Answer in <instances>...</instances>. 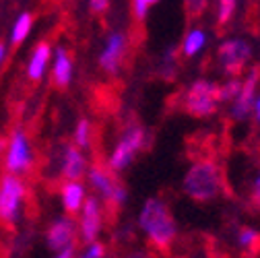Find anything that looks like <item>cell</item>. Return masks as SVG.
Wrapping results in <instances>:
<instances>
[{
    "label": "cell",
    "instance_id": "27",
    "mask_svg": "<svg viewBox=\"0 0 260 258\" xmlns=\"http://www.w3.org/2000/svg\"><path fill=\"white\" fill-rule=\"evenodd\" d=\"M54 258H75V246H69L64 250H58Z\"/></svg>",
    "mask_w": 260,
    "mask_h": 258
},
{
    "label": "cell",
    "instance_id": "16",
    "mask_svg": "<svg viewBox=\"0 0 260 258\" xmlns=\"http://www.w3.org/2000/svg\"><path fill=\"white\" fill-rule=\"evenodd\" d=\"M54 83L58 89H67L69 83H71V77H73V62H71V56L64 48H58L56 50V58H54Z\"/></svg>",
    "mask_w": 260,
    "mask_h": 258
},
{
    "label": "cell",
    "instance_id": "30",
    "mask_svg": "<svg viewBox=\"0 0 260 258\" xmlns=\"http://www.w3.org/2000/svg\"><path fill=\"white\" fill-rule=\"evenodd\" d=\"M254 108H256V120L260 122V98L256 100V106H254Z\"/></svg>",
    "mask_w": 260,
    "mask_h": 258
},
{
    "label": "cell",
    "instance_id": "1",
    "mask_svg": "<svg viewBox=\"0 0 260 258\" xmlns=\"http://www.w3.org/2000/svg\"><path fill=\"white\" fill-rule=\"evenodd\" d=\"M139 228L145 232L149 244L159 250L172 248L178 238V223L172 215V209L159 197H151L145 201L139 213Z\"/></svg>",
    "mask_w": 260,
    "mask_h": 258
},
{
    "label": "cell",
    "instance_id": "25",
    "mask_svg": "<svg viewBox=\"0 0 260 258\" xmlns=\"http://www.w3.org/2000/svg\"><path fill=\"white\" fill-rule=\"evenodd\" d=\"M155 3H157V0H135V3H133V7H135V17H137L139 21H143V19L147 17L149 7L155 5Z\"/></svg>",
    "mask_w": 260,
    "mask_h": 258
},
{
    "label": "cell",
    "instance_id": "7",
    "mask_svg": "<svg viewBox=\"0 0 260 258\" xmlns=\"http://www.w3.org/2000/svg\"><path fill=\"white\" fill-rule=\"evenodd\" d=\"M145 147V131L141 126H130L126 128V133L122 135L120 143L116 145L114 153L108 159V168L112 172H120L133 164L135 155Z\"/></svg>",
    "mask_w": 260,
    "mask_h": 258
},
{
    "label": "cell",
    "instance_id": "24",
    "mask_svg": "<svg viewBox=\"0 0 260 258\" xmlns=\"http://www.w3.org/2000/svg\"><path fill=\"white\" fill-rule=\"evenodd\" d=\"M205 9H207V0H186V13L190 19L201 17Z\"/></svg>",
    "mask_w": 260,
    "mask_h": 258
},
{
    "label": "cell",
    "instance_id": "10",
    "mask_svg": "<svg viewBox=\"0 0 260 258\" xmlns=\"http://www.w3.org/2000/svg\"><path fill=\"white\" fill-rule=\"evenodd\" d=\"M77 223L71 219V217H62V219H56L50 230H48V246L52 250H64L69 246H75V240H77Z\"/></svg>",
    "mask_w": 260,
    "mask_h": 258
},
{
    "label": "cell",
    "instance_id": "8",
    "mask_svg": "<svg viewBox=\"0 0 260 258\" xmlns=\"http://www.w3.org/2000/svg\"><path fill=\"white\" fill-rule=\"evenodd\" d=\"M81 219L77 225V232L83 244L95 242L97 236L102 232V225H104V209H102V201L95 199V197H87L83 207H81Z\"/></svg>",
    "mask_w": 260,
    "mask_h": 258
},
{
    "label": "cell",
    "instance_id": "5",
    "mask_svg": "<svg viewBox=\"0 0 260 258\" xmlns=\"http://www.w3.org/2000/svg\"><path fill=\"white\" fill-rule=\"evenodd\" d=\"M25 195L27 190L21 176L15 174L3 176V180H0V221L5 225H13L19 219Z\"/></svg>",
    "mask_w": 260,
    "mask_h": 258
},
{
    "label": "cell",
    "instance_id": "31",
    "mask_svg": "<svg viewBox=\"0 0 260 258\" xmlns=\"http://www.w3.org/2000/svg\"><path fill=\"white\" fill-rule=\"evenodd\" d=\"M5 149H7V141H5V139H0V153H3Z\"/></svg>",
    "mask_w": 260,
    "mask_h": 258
},
{
    "label": "cell",
    "instance_id": "22",
    "mask_svg": "<svg viewBox=\"0 0 260 258\" xmlns=\"http://www.w3.org/2000/svg\"><path fill=\"white\" fill-rule=\"evenodd\" d=\"M242 89V83L238 79L230 81L227 85H221L219 87V102H227V100H236L238 98V93Z\"/></svg>",
    "mask_w": 260,
    "mask_h": 258
},
{
    "label": "cell",
    "instance_id": "3",
    "mask_svg": "<svg viewBox=\"0 0 260 258\" xmlns=\"http://www.w3.org/2000/svg\"><path fill=\"white\" fill-rule=\"evenodd\" d=\"M87 178L93 190L97 192L100 201H104L108 207H120L126 201V188L108 166H102V164L91 166L87 172Z\"/></svg>",
    "mask_w": 260,
    "mask_h": 258
},
{
    "label": "cell",
    "instance_id": "11",
    "mask_svg": "<svg viewBox=\"0 0 260 258\" xmlns=\"http://www.w3.org/2000/svg\"><path fill=\"white\" fill-rule=\"evenodd\" d=\"M258 81H260V64L250 71V75L242 83V89L238 93V98L234 100V108H232V116L234 118H238V120L244 118L250 112V108L254 106V93H256Z\"/></svg>",
    "mask_w": 260,
    "mask_h": 258
},
{
    "label": "cell",
    "instance_id": "12",
    "mask_svg": "<svg viewBox=\"0 0 260 258\" xmlns=\"http://www.w3.org/2000/svg\"><path fill=\"white\" fill-rule=\"evenodd\" d=\"M124 50H126V38L122 34H114L110 36L102 56H100V67L108 73V75H116L120 69V60L124 58Z\"/></svg>",
    "mask_w": 260,
    "mask_h": 258
},
{
    "label": "cell",
    "instance_id": "29",
    "mask_svg": "<svg viewBox=\"0 0 260 258\" xmlns=\"http://www.w3.org/2000/svg\"><path fill=\"white\" fill-rule=\"evenodd\" d=\"M5 56H7V46L0 42V64H3V60H5Z\"/></svg>",
    "mask_w": 260,
    "mask_h": 258
},
{
    "label": "cell",
    "instance_id": "18",
    "mask_svg": "<svg viewBox=\"0 0 260 258\" xmlns=\"http://www.w3.org/2000/svg\"><path fill=\"white\" fill-rule=\"evenodd\" d=\"M238 246L242 250H250V252L258 250V246H260V232L254 230V228H242L238 232Z\"/></svg>",
    "mask_w": 260,
    "mask_h": 258
},
{
    "label": "cell",
    "instance_id": "26",
    "mask_svg": "<svg viewBox=\"0 0 260 258\" xmlns=\"http://www.w3.org/2000/svg\"><path fill=\"white\" fill-rule=\"evenodd\" d=\"M89 7L95 15H104L110 7V0H89Z\"/></svg>",
    "mask_w": 260,
    "mask_h": 258
},
{
    "label": "cell",
    "instance_id": "17",
    "mask_svg": "<svg viewBox=\"0 0 260 258\" xmlns=\"http://www.w3.org/2000/svg\"><path fill=\"white\" fill-rule=\"evenodd\" d=\"M31 25H34V17H31V13H23L15 25H13V34H11V42L15 46H19L27 36H29V31H31Z\"/></svg>",
    "mask_w": 260,
    "mask_h": 258
},
{
    "label": "cell",
    "instance_id": "13",
    "mask_svg": "<svg viewBox=\"0 0 260 258\" xmlns=\"http://www.w3.org/2000/svg\"><path fill=\"white\" fill-rule=\"evenodd\" d=\"M60 172L62 178L67 182H79L83 178V174L87 172V161L81 153V149L67 145L64 147V157H62V164H60Z\"/></svg>",
    "mask_w": 260,
    "mask_h": 258
},
{
    "label": "cell",
    "instance_id": "9",
    "mask_svg": "<svg viewBox=\"0 0 260 258\" xmlns=\"http://www.w3.org/2000/svg\"><path fill=\"white\" fill-rule=\"evenodd\" d=\"M250 54H252V50L244 40H227L225 44H221V48L217 52L223 71L234 77L244 73V67L250 60Z\"/></svg>",
    "mask_w": 260,
    "mask_h": 258
},
{
    "label": "cell",
    "instance_id": "2",
    "mask_svg": "<svg viewBox=\"0 0 260 258\" xmlns=\"http://www.w3.org/2000/svg\"><path fill=\"white\" fill-rule=\"evenodd\" d=\"M223 188H225L223 172L211 157L194 161L182 182V190L197 203L215 201L223 192Z\"/></svg>",
    "mask_w": 260,
    "mask_h": 258
},
{
    "label": "cell",
    "instance_id": "19",
    "mask_svg": "<svg viewBox=\"0 0 260 258\" xmlns=\"http://www.w3.org/2000/svg\"><path fill=\"white\" fill-rule=\"evenodd\" d=\"M205 46V34L201 29H194L186 36V42H184V54L186 56H194L201 48Z\"/></svg>",
    "mask_w": 260,
    "mask_h": 258
},
{
    "label": "cell",
    "instance_id": "6",
    "mask_svg": "<svg viewBox=\"0 0 260 258\" xmlns=\"http://www.w3.org/2000/svg\"><path fill=\"white\" fill-rule=\"evenodd\" d=\"M34 166V153H31L29 139L23 128H15L5 149V168L9 174L23 176Z\"/></svg>",
    "mask_w": 260,
    "mask_h": 258
},
{
    "label": "cell",
    "instance_id": "4",
    "mask_svg": "<svg viewBox=\"0 0 260 258\" xmlns=\"http://www.w3.org/2000/svg\"><path fill=\"white\" fill-rule=\"evenodd\" d=\"M219 106V85L209 81H197L184 95V110L194 118L215 114Z\"/></svg>",
    "mask_w": 260,
    "mask_h": 258
},
{
    "label": "cell",
    "instance_id": "14",
    "mask_svg": "<svg viewBox=\"0 0 260 258\" xmlns=\"http://www.w3.org/2000/svg\"><path fill=\"white\" fill-rule=\"evenodd\" d=\"M60 197H62V207L69 215H75L81 211L85 199H87V190L81 182H67L60 190Z\"/></svg>",
    "mask_w": 260,
    "mask_h": 258
},
{
    "label": "cell",
    "instance_id": "21",
    "mask_svg": "<svg viewBox=\"0 0 260 258\" xmlns=\"http://www.w3.org/2000/svg\"><path fill=\"white\" fill-rule=\"evenodd\" d=\"M234 11H236V0H219V29L232 21Z\"/></svg>",
    "mask_w": 260,
    "mask_h": 258
},
{
    "label": "cell",
    "instance_id": "23",
    "mask_svg": "<svg viewBox=\"0 0 260 258\" xmlns=\"http://www.w3.org/2000/svg\"><path fill=\"white\" fill-rule=\"evenodd\" d=\"M104 256H106V246L102 242H97V240L85 244L83 252L79 254V258H104Z\"/></svg>",
    "mask_w": 260,
    "mask_h": 258
},
{
    "label": "cell",
    "instance_id": "15",
    "mask_svg": "<svg viewBox=\"0 0 260 258\" xmlns=\"http://www.w3.org/2000/svg\"><path fill=\"white\" fill-rule=\"evenodd\" d=\"M50 44L48 42H40L34 50V54H31L29 58V67H27V77L31 81H40L46 73V67L50 62Z\"/></svg>",
    "mask_w": 260,
    "mask_h": 258
},
{
    "label": "cell",
    "instance_id": "28",
    "mask_svg": "<svg viewBox=\"0 0 260 258\" xmlns=\"http://www.w3.org/2000/svg\"><path fill=\"white\" fill-rule=\"evenodd\" d=\"M126 258H151L147 252H133V254H128Z\"/></svg>",
    "mask_w": 260,
    "mask_h": 258
},
{
    "label": "cell",
    "instance_id": "20",
    "mask_svg": "<svg viewBox=\"0 0 260 258\" xmlns=\"http://www.w3.org/2000/svg\"><path fill=\"white\" fill-rule=\"evenodd\" d=\"M75 145H77V149H89V145H91V124H89V120H81L77 124Z\"/></svg>",
    "mask_w": 260,
    "mask_h": 258
}]
</instances>
